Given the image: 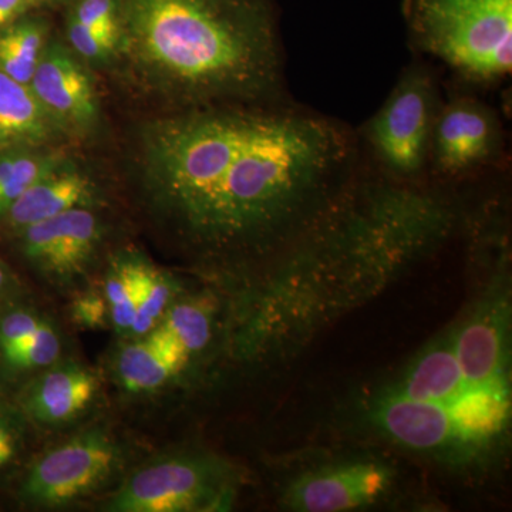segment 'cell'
Listing matches in <instances>:
<instances>
[{"label":"cell","mask_w":512,"mask_h":512,"mask_svg":"<svg viewBox=\"0 0 512 512\" xmlns=\"http://www.w3.org/2000/svg\"><path fill=\"white\" fill-rule=\"evenodd\" d=\"M147 200L205 256L291 248L353 181L355 140L336 121L276 101L174 111L148 124Z\"/></svg>","instance_id":"cell-1"},{"label":"cell","mask_w":512,"mask_h":512,"mask_svg":"<svg viewBox=\"0 0 512 512\" xmlns=\"http://www.w3.org/2000/svg\"><path fill=\"white\" fill-rule=\"evenodd\" d=\"M116 57L174 111L281 99L274 0H120Z\"/></svg>","instance_id":"cell-2"},{"label":"cell","mask_w":512,"mask_h":512,"mask_svg":"<svg viewBox=\"0 0 512 512\" xmlns=\"http://www.w3.org/2000/svg\"><path fill=\"white\" fill-rule=\"evenodd\" d=\"M414 46L468 82L510 76L512 0H404Z\"/></svg>","instance_id":"cell-3"},{"label":"cell","mask_w":512,"mask_h":512,"mask_svg":"<svg viewBox=\"0 0 512 512\" xmlns=\"http://www.w3.org/2000/svg\"><path fill=\"white\" fill-rule=\"evenodd\" d=\"M441 100L429 67L410 64L362 127L370 153L392 180L414 183L429 171L431 134Z\"/></svg>","instance_id":"cell-4"},{"label":"cell","mask_w":512,"mask_h":512,"mask_svg":"<svg viewBox=\"0 0 512 512\" xmlns=\"http://www.w3.org/2000/svg\"><path fill=\"white\" fill-rule=\"evenodd\" d=\"M231 498L227 470L204 456H173L136 471L107 504L114 512L218 510Z\"/></svg>","instance_id":"cell-5"},{"label":"cell","mask_w":512,"mask_h":512,"mask_svg":"<svg viewBox=\"0 0 512 512\" xmlns=\"http://www.w3.org/2000/svg\"><path fill=\"white\" fill-rule=\"evenodd\" d=\"M497 113L476 97L441 100L431 134L429 170L440 178H460L497 163L503 153Z\"/></svg>","instance_id":"cell-6"},{"label":"cell","mask_w":512,"mask_h":512,"mask_svg":"<svg viewBox=\"0 0 512 512\" xmlns=\"http://www.w3.org/2000/svg\"><path fill=\"white\" fill-rule=\"evenodd\" d=\"M119 448L101 431H89L39 458L22 484L33 504L62 505L89 494L113 473Z\"/></svg>","instance_id":"cell-7"},{"label":"cell","mask_w":512,"mask_h":512,"mask_svg":"<svg viewBox=\"0 0 512 512\" xmlns=\"http://www.w3.org/2000/svg\"><path fill=\"white\" fill-rule=\"evenodd\" d=\"M367 419L384 439L406 450L450 460L470 457L453 416L444 407L410 399L389 384L370 397Z\"/></svg>","instance_id":"cell-8"},{"label":"cell","mask_w":512,"mask_h":512,"mask_svg":"<svg viewBox=\"0 0 512 512\" xmlns=\"http://www.w3.org/2000/svg\"><path fill=\"white\" fill-rule=\"evenodd\" d=\"M29 86L64 136H86L99 124L92 77L62 43L47 40Z\"/></svg>","instance_id":"cell-9"},{"label":"cell","mask_w":512,"mask_h":512,"mask_svg":"<svg viewBox=\"0 0 512 512\" xmlns=\"http://www.w3.org/2000/svg\"><path fill=\"white\" fill-rule=\"evenodd\" d=\"M392 484V468L380 461H345L296 478L286 491L285 503L302 512L356 510L375 504Z\"/></svg>","instance_id":"cell-10"},{"label":"cell","mask_w":512,"mask_h":512,"mask_svg":"<svg viewBox=\"0 0 512 512\" xmlns=\"http://www.w3.org/2000/svg\"><path fill=\"white\" fill-rule=\"evenodd\" d=\"M508 328L507 296L494 292L451 330L458 365L470 386L510 387Z\"/></svg>","instance_id":"cell-11"},{"label":"cell","mask_w":512,"mask_h":512,"mask_svg":"<svg viewBox=\"0 0 512 512\" xmlns=\"http://www.w3.org/2000/svg\"><path fill=\"white\" fill-rule=\"evenodd\" d=\"M99 217L89 207L73 208L20 229L23 254L43 274L67 281L83 274L101 241Z\"/></svg>","instance_id":"cell-12"},{"label":"cell","mask_w":512,"mask_h":512,"mask_svg":"<svg viewBox=\"0 0 512 512\" xmlns=\"http://www.w3.org/2000/svg\"><path fill=\"white\" fill-rule=\"evenodd\" d=\"M389 386L410 399L444 407L453 416L456 427L461 404L473 390L481 389L470 386L464 379L454 353L451 332L421 350L419 356L404 370L403 376Z\"/></svg>","instance_id":"cell-13"},{"label":"cell","mask_w":512,"mask_h":512,"mask_svg":"<svg viewBox=\"0 0 512 512\" xmlns=\"http://www.w3.org/2000/svg\"><path fill=\"white\" fill-rule=\"evenodd\" d=\"M94 198L96 185L92 178L64 161L23 192L5 215L9 224L20 231L73 208L90 207Z\"/></svg>","instance_id":"cell-14"},{"label":"cell","mask_w":512,"mask_h":512,"mask_svg":"<svg viewBox=\"0 0 512 512\" xmlns=\"http://www.w3.org/2000/svg\"><path fill=\"white\" fill-rule=\"evenodd\" d=\"M62 136L29 84L0 72V151L49 146Z\"/></svg>","instance_id":"cell-15"},{"label":"cell","mask_w":512,"mask_h":512,"mask_svg":"<svg viewBox=\"0 0 512 512\" xmlns=\"http://www.w3.org/2000/svg\"><path fill=\"white\" fill-rule=\"evenodd\" d=\"M97 392L99 379L89 369L77 365L57 367L30 387L25 409L40 423H64L82 413Z\"/></svg>","instance_id":"cell-16"},{"label":"cell","mask_w":512,"mask_h":512,"mask_svg":"<svg viewBox=\"0 0 512 512\" xmlns=\"http://www.w3.org/2000/svg\"><path fill=\"white\" fill-rule=\"evenodd\" d=\"M187 362L173 340L156 326L121 350L117 375L127 392H153L173 379Z\"/></svg>","instance_id":"cell-17"},{"label":"cell","mask_w":512,"mask_h":512,"mask_svg":"<svg viewBox=\"0 0 512 512\" xmlns=\"http://www.w3.org/2000/svg\"><path fill=\"white\" fill-rule=\"evenodd\" d=\"M49 36V23L26 15L0 30V72L29 84Z\"/></svg>","instance_id":"cell-18"},{"label":"cell","mask_w":512,"mask_h":512,"mask_svg":"<svg viewBox=\"0 0 512 512\" xmlns=\"http://www.w3.org/2000/svg\"><path fill=\"white\" fill-rule=\"evenodd\" d=\"M56 153H42L37 148H9L0 151V215L40 178L64 163Z\"/></svg>","instance_id":"cell-19"},{"label":"cell","mask_w":512,"mask_h":512,"mask_svg":"<svg viewBox=\"0 0 512 512\" xmlns=\"http://www.w3.org/2000/svg\"><path fill=\"white\" fill-rule=\"evenodd\" d=\"M212 309L208 302L184 301L170 305L158 328L187 359L207 348L212 336Z\"/></svg>","instance_id":"cell-20"},{"label":"cell","mask_w":512,"mask_h":512,"mask_svg":"<svg viewBox=\"0 0 512 512\" xmlns=\"http://www.w3.org/2000/svg\"><path fill=\"white\" fill-rule=\"evenodd\" d=\"M175 295V284L160 269L138 259L136 315L130 335L146 336L163 319Z\"/></svg>","instance_id":"cell-21"},{"label":"cell","mask_w":512,"mask_h":512,"mask_svg":"<svg viewBox=\"0 0 512 512\" xmlns=\"http://www.w3.org/2000/svg\"><path fill=\"white\" fill-rule=\"evenodd\" d=\"M138 259L120 258L111 265L104 286L110 320L120 333H130L136 315Z\"/></svg>","instance_id":"cell-22"},{"label":"cell","mask_w":512,"mask_h":512,"mask_svg":"<svg viewBox=\"0 0 512 512\" xmlns=\"http://www.w3.org/2000/svg\"><path fill=\"white\" fill-rule=\"evenodd\" d=\"M62 350L59 336L52 326L42 322L30 338L3 350L5 362L13 369H39L56 362Z\"/></svg>","instance_id":"cell-23"},{"label":"cell","mask_w":512,"mask_h":512,"mask_svg":"<svg viewBox=\"0 0 512 512\" xmlns=\"http://www.w3.org/2000/svg\"><path fill=\"white\" fill-rule=\"evenodd\" d=\"M67 15L99 33L110 45L119 46L120 0H72Z\"/></svg>","instance_id":"cell-24"},{"label":"cell","mask_w":512,"mask_h":512,"mask_svg":"<svg viewBox=\"0 0 512 512\" xmlns=\"http://www.w3.org/2000/svg\"><path fill=\"white\" fill-rule=\"evenodd\" d=\"M66 36L73 47L74 55L86 62L106 63L116 57V47L70 15H67L66 19Z\"/></svg>","instance_id":"cell-25"},{"label":"cell","mask_w":512,"mask_h":512,"mask_svg":"<svg viewBox=\"0 0 512 512\" xmlns=\"http://www.w3.org/2000/svg\"><path fill=\"white\" fill-rule=\"evenodd\" d=\"M43 320L23 309L12 311L0 319V352L30 338Z\"/></svg>","instance_id":"cell-26"},{"label":"cell","mask_w":512,"mask_h":512,"mask_svg":"<svg viewBox=\"0 0 512 512\" xmlns=\"http://www.w3.org/2000/svg\"><path fill=\"white\" fill-rule=\"evenodd\" d=\"M73 316L77 323L86 328H101L110 318L106 298L97 292H89L80 296L73 305Z\"/></svg>","instance_id":"cell-27"},{"label":"cell","mask_w":512,"mask_h":512,"mask_svg":"<svg viewBox=\"0 0 512 512\" xmlns=\"http://www.w3.org/2000/svg\"><path fill=\"white\" fill-rule=\"evenodd\" d=\"M39 8L36 0H0V30Z\"/></svg>","instance_id":"cell-28"},{"label":"cell","mask_w":512,"mask_h":512,"mask_svg":"<svg viewBox=\"0 0 512 512\" xmlns=\"http://www.w3.org/2000/svg\"><path fill=\"white\" fill-rule=\"evenodd\" d=\"M16 454V436L12 427L0 417V468L12 461Z\"/></svg>","instance_id":"cell-29"},{"label":"cell","mask_w":512,"mask_h":512,"mask_svg":"<svg viewBox=\"0 0 512 512\" xmlns=\"http://www.w3.org/2000/svg\"><path fill=\"white\" fill-rule=\"evenodd\" d=\"M36 2L39 6H52V8H56V6L69 5L72 0H36Z\"/></svg>","instance_id":"cell-30"},{"label":"cell","mask_w":512,"mask_h":512,"mask_svg":"<svg viewBox=\"0 0 512 512\" xmlns=\"http://www.w3.org/2000/svg\"><path fill=\"white\" fill-rule=\"evenodd\" d=\"M6 285V272L5 269H3L2 262H0V292L3 291V288H5Z\"/></svg>","instance_id":"cell-31"}]
</instances>
